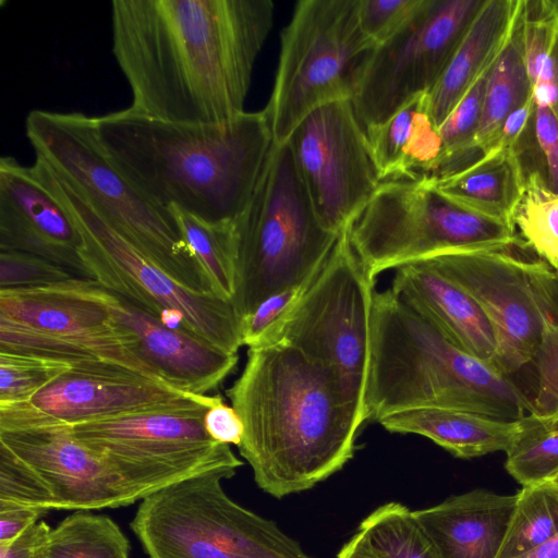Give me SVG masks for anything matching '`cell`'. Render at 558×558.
<instances>
[{
  "instance_id": "6da1fadb",
  "label": "cell",
  "mask_w": 558,
  "mask_h": 558,
  "mask_svg": "<svg viewBox=\"0 0 558 558\" xmlns=\"http://www.w3.org/2000/svg\"><path fill=\"white\" fill-rule=\"evenodd\" d=\"M274 14L271 0L111 1L112 52L131 107L184 123L241 114Z\"/></svg>"
},
{
  "instance_id": "7a4b0ae2",
  "label": "cell",
  "mask_w": 558,
  "mask_h": 558,
  "mask_svg": "<svg viewBox=\"0 0 558 558\" xmlns=\"http://www.w3.org/2000/svg\"><path fill=\"white\" fill-rule=\"evenodd\" d=\"M226 393L244 425L240 454L259 488L276 498L342 469L367 421L332 374L283 343L248 349Z\"/></svg>"
},
{
  "instance_id": "3957f363",
  "label": "cell",
  "mask_w": 558,
  "mask_h": 558,
  "mask_svg": "<svg viewBox=\"0 0 558 558\" xmlns=\"http://www.w3.org/2000/svg\"><path fill=\"white\" fill-rule=\"evenodd\" d=\"M96 124L110 159L141 194L210 223L244 210L274 143L263 110L204 124L129 107L96 117Z\"/></svg>"
},
{
  "instance_id": "277c9868",
  "label": "cell",
  "mask_w": 558,
  "mask_h": 558,
  "mask_svg": "<svg viewBox=\"0 0 558 558\" xmlns=\"http://www.w3.org/2000/svg\"><path fill=\"white\" fill-rule=\"evenodd\" d=\"M448 408L515 421L531 399L490 363L456 347L391 289L375 292L367 418Z\"/></svg>"
},
{
  "instance_id": "5b68a950",
  "label": "cell",
  "mask_w": 558,
  "mask_h": 558,
  "mask_svg": "<svg viewBox=\"0 0 558 558\" xmlns=\"http://www.w3.org/2000/svg\"><path fill=\"white\" fill-rule=\"evenodd\" d=\"M25 126L36 158L73 185L120 235L179 284L215 294L171 209L147 199L114 166L96 117L35 109Z\"/></svg>"
},
{
  "instance_id": "8992f818",
  "label": "cell",
  "mask_w": 558,
  "mask_h": 558,
  "mask_svg": "<svg viewBox=\"0 0 558 558\" xmlns=\"http://www.w3.org/2000/svg\"><path fill=\"white\" fill-rule=\"evenodd\" d=\"M232 226V303L241 319L266 298L313 276L342 233L320 223L288 142L272 143L254 192Z\"/></svg>"
},
{
  "instance_id": "52a82bcc",
  "label": "cell",
  "mask_w": 558,
  "mask_h": 558,
  "mask_svg": "<svg viewBox=\"0 0 558 558\" xmlns=\"http://www.w3.org/2000/svg\"><path fill=\"white\" fill-rule=\"evenodd\" d=\"M33 167L75 223L82 239L78 255L90 279L163 325L183 327L226 352L238 353L243 345L242 319L232 302L179 284L120 235L44 160L36 158Z\"/></svg>"
},
{
  "instance_id": "ba28073f",
  "label": "cell",
  "mask_w": 558,
  "mask_h": 558,
  "mask_svg": "<svg viewBox=\"0 0 558 558\" xmlns=\"http://www.w3.org/2000/svg\"><path fill=\"white\" fill-rule=\"evenodd\" d=\"M113 293L93 279L0 289V353L41 357L73 368L108 363L162 381L136 356L118 324ZM165 383V381H163Z\"/></svg>"
},
{
  "instance_id": "9c48e42d",
  "label": "cell",
  "mask_w": 558,
  "mask_h": 558,
  "mask_svg": "<svg viewBox=\"0 0 558 558\" xmlns=\"http://www.w3.org/2000/svg\"><path fill=\"white\" fill-rule=\"evenodd\" d=\"M349 238L374 279L447 252L521 245L509 222L453 202L430 177L380 182L350 226Z\"/></svg>"
},
{
  "instance_id": "30bf717a",
  "label": "cell",
  "mask_w": 558,
  "mask_h": 558,
  "mask_svg": "<svg viewBox=\"0 0 558 558\" xmlns=\"http://www.w3.org/2000/svg\"><path fill=\"white\" fill-rule=\"evenodd\" d=\"M211 472L141 501L131 527L149 558H311L272 521L232 500Z\"/></svg>"
},
{
  "instance_id": "8fae6325",
  "label": "cell",
  "mask_w": 558,
  "mask_h": 558,
  "mask_svg": "<svg viewBox=\"0 0 558 558\" xmlns=\"http://www.w3.org/2000/svg\"><path fill=\"white\" fill-rule=\"evenodd\" d=\"M360 0H301L280 35L272 90L263 109L274 143L311 112L351 100L357 70L375 44L359 21Z\"/></svg>"
},
{
  "instance_id": "7c38bea8",
  "label": "cell",
  "mask_w": 558,
  "mask_h": 558,
  "mask_svg": "<svg viewBox=\"0 0 558 558\" xmlns=\"http://www.w3.org/2000/svg\"><path fill=\"white\" fill-rule=\"evenodd\" d=\"M349 228L266 345L287 344L324 367L367 414L375 279L354 252Z\"/></svg>"
},
{
  "instance_id": "4fadbf2b",
  "label": "cell",
  "mask_w": 558,
  "mask_h": 558,
  "mask_svg": "<svg viewBox=\"0 0 558 558\" xmlns=\"http://www.w3.org/2000/svg\"><path fill=\"white\" fill-rule=\"evenodd\" d=\"M522 245L452 251L422 260L483 310L496 339L493 366L508 376L533 362L545 324L558 320V277Z\"/></svg>"
},
{
  "instance_id": "5bb4252c",
  "label": "cell",
  "mask_w": 558,
  "mask_h": 558,
  "mask_svg": "<svg viewBox=\"0 0 558 558\" xmlns=\"http://www.w3.org/2000/svg\"><path fill=\"white\" fill-rule=\"evenodd\" d=\"M217 396L153 410L69 425L90 449L114 460L151 495L192 476L225 472L243 463L229 445L215 441L204 417Z\"/></svg>"
},
{
  "instance_id": "9a60e30c",
  "label": "cell",
  "mask_w": 558,
  "mask_h": 558,
  "mask_svg": "<svg viewBox=\"0 0 558 558\" xmlns=\"http://www.w3.org/2000/svg\"><path fill=\"white\" fill-rule=\"evenodd\" d=\"M483 2L423 0L401 29L375 46L357 70L351 98L363 129L434 88Z\"/></svg>"
},
{
  "instance_id": "2e32d148",
  "label": "cell",
  "mask_w": 558,
  "mask_h": 558,
  "mask_svg": "<svg viewBox=\"0 0 558 558\" xmlns=\"http://www.w3.org/2000/svg\"><path fill=\"white\" fill-rule=\"evenodd\" d=\"M287 142L320 223L343 232L380 184L352 101L317 108Z\"/></svg>"
},
{
  "instance_id": "e0dca14e",
  "label": "cell",
  "mask_w": 558,
  "mask_h": 558,
  "mask_svg": "<svg viewBox=\"0 0 558 558\" xmlns=\"http://www.w3.org/2000/svg\"><path fill=\"white\" fill-rule=\"evenodd\" d=\"M0 447L34 475L47 512L112 509L147 497L114 460L83 444L66 424L0 422Z\"/></svg>"
},
{
  "instance_id": "ac0fdd59",
  "label": "cell",
  "mask_w": 558,
  "mask_h": 558,
  "mask_svg": "<svg viewBox=\"0 0 558 558\" xmlns=\"http://www.w3.org/2000/svg\"><path fill=\"white\" fill-rule=\"evenodd\" d=\"M196 397L132 371L71 368L28 401L0 405V422L74 425L170 407Z\"/></svg>"
},
{
  "instance_id": "d6986e66",
  "label": "cell",
  "mask_w": 558,
  "mask_h": 558,
  "mask_svg": "<svg viewBox=\"0 0 558 558\" xmlns=\"http://www.w3.org/2000/svg\"><path fill=\"white\" fill-rule=\"evenodd\" d=\"M81 234L62 203L34 167L0 159V251H19L50 260L90 279L80 255Z\"/></svg>"
},
{
  "instance_id": "ffe728a7",
  "label": "cell",
  "mask_w": 558,
  "mask_h": 558,
  "mask_svg": "<svg viewBox=\"0 0 558 558\" xmlns=\"http://www.w3.org/2000/svg\"><path fill=\"white\" fill-rule=\"evenodd\" d=\"M113 298L116 319L133 338L134 353L173 388L206 396L234 369L238 354L226 352L183 327L163 325L116 293Z\"/></svg>"
},
{
  "instance_id": "44dd1931",
  "label": "cell",
  "mask_w": 558,
  "mask_h": 558,
  "mask_svg": "<svg viewBox=\"0 0 558 558\" xmlns=\"http://www.w3.org/2000/svg\"><path fill=\"white\" fill-rule=\"evenodd\" d=\"M390 289L456 347L493 363L492 325L475 300L453 281L417 262L399 267Z\"/></svg>"
},
{
  "instance_id": "7402d4cb",
  "label": "cell",
  "mask_w": 558,
  "mask_h": 558,
  "mask_svg": "<svg viewBox=\"0 0 558 558\" xmlns=\"http://www.w3.org/2000/svg\"><path fill=\"white\" fill-rule=\"evenodd\" d=\"M515 501L476 488L413 514L438 558H496Z\"/></svg>"
},
{
  "instance_id": "603a6c76",
  "label": "cell",
  "mask_w": 558,
  "mask_h": 558,
  "mask_svg": "<svg viewBox=\"0 0 558 558\" xmlns=\"http://www.w3.org/2000/svg\"><path fill=\"white\" fill-rule=\"evenodd\" d=\"M523 0H484L440 78L428 93L429 111L439 129L505 46Z\"/></svg>"
},
{
  "instance_id": "cb8c5ba5",
  "label": "cell",
  "mask_w": 558,
  "mask_h": 558,
  "mask_svg": "<svg viewBox=\"0 0 558 558\" xmlns=\"http://www.w3.org/2000/svg\"><path fill=\"white\" fill-rule=\"evenodd\" d=\"M391 433L424 436L462 459L508 452L524 429V421L501 420L448 408H418L377 421Z\"/></svg>"
},
{
  "instance_id": "d4e9b609",
  "label": "cell",
  "mask_w": 558,
  "mask_h": 558,
  "mask_svg": "<svg viewBox=\"0 0 558 558\" xmlns=\"http://www.w3.org/2000/svg\"><path fill=\"white\" fill-rule=\"evenodd\" d=\"M432 179L453 202L511 225L526 174L517 147L495 146L465 167Z\"/></svg>"
},
{
  "instance_id": "484cf974",
  "label": "cell",
  "mask_w": 558,
  "mask_h": 558,
  "mask_svg": "<svg viewBox=\"0 0 558 558\" xmlns=\"http://www.w3.org/2000/svg\"><path fill=\"white\" fill-rule=\"evenodd\" d=\"M524 4L525 0L508 40L488 72L482 118L473 144L480 155L496 145L508 116L532 96L524 58Z\"/></svg>"
},
{
  "instance_id": "4316f807",
  "label": "cell",
  "mask_w": 558,
  "mask_h": 558,
  "mask_svg": "<svg viewBox=\"0 0 558 558\" xmlns=\"http://www.w3.org/2000/svg\"><path fill=\"white\" fill-rule=\"evenodd\" d=\"M511 225L524 247L558 277V193L536 170L526 174Z\"/></svg>"
},
{
  "instance_id": "83f0119b",
  "label": "cell",
  "mask_w": 558,
  "mask_h": 558,
  "mask_svg": "<svg viewBox=\"0 0 558 558\" xmlns=\"http://www.w3.org/2000/svg\"><path fill=\"white\" fill-rule=\"evenodd\" d=\"M182 236L207 275L214 293L232 302L236 287V254L231 222L210 223L170 208Z\"/></svg>"
},
{
  "instance_id": "f1b7e54d",
  "label": "cell",
  "mask_w": 558,
  "mask_h": 558,
  "mask_svg": "<svg viewBox=\"0 0 558 558\" xmlns=\"http://www.w3.org/2000/svg\"><path fill=\"white\" fill-rule=\"evenodd\" d=\"M130 542L109 517L75 511L51 529L46 558H130Z\"/></svg>"
},
{
  "instance_id": "f546056e",
  "label": "cell",
  "mask_w": 558,
  "mask_h": 558,
  "mask_svg": "<svg viewBox=\"0 0 558 558\" xmlns=\"http://www.w3.org/2000/svg\"><path fill=\"white\" fill-rule=\"evenodd\" d=\"M558 535V486H522L496 558H517Z\"/></svg>"
},
{
  "instance_id": "4dcf8cb0",
  "label": "cell",
  "mask_w": 558,
  "mask_h": 558,
  "mask_svg": "<svg viewBox=\"0 0 558 558\" xmlns=\"http://www.w3.org/2000/svg\"><path fill=\"white\" fill-rule=\"evenodd\" d=\"M380 558H438L413 511L399 502H388L359 525Z\"/></svg>"
},
{
  "instance_id": "1f68e13d",
  "label": "cell",
  "mask_w": 558,
  "mask_h": 558,
  "mask_svg": "<svg viewBox=\"0 0 558 558\" xmlns=\"http://www.w3.org/2000/svg\"><path fill=\"white\" fill-rule=\"evenodd\" d=\"M524 429L507 452L506 470L522 486L538 484L558 474V425L542 426L529 415Z\"/></svg>"
},
{
  "instance_id": "d6a6232c",
  "label": "cell",
  "mask_w": 558,
  "mask_h": 558,
  "mask_svg": "<svg viewBox=\"0 0 558 558\" xmlns=\"http://www.w3.org/2000/svg\"><path fill=\"white\" fill-rule=\"evenodd\" d=\"M423 95L411 100L385 122L364 129L380 182L404 179V151Z\"/></svg>"
},
{
  "instance_id": "836d02e7",
  "label": "cell",
  "mask_w": 558,
  "mask_h": 558,
  "mask_svg": "<svg viewBox=\"0 0 558 558\" xmlns=\"http://www.w3.org/2000/svg\"><path fill=\"white\" fill-rule=\"evenodd\" d=\"M72 366L41 357L0 353V405L28 401Z\"/></svg>"
},
{
  "instance_id": "e575fe53",
  "label": "cell",
  "mask_w": 558,
  "mask_h": 558,
  "mask_svg": "<svg viewBox=\"0 0 558 558\" xmlns=\"http://www.w3.org/2000/svg\"><path fill=\"white\" fill-rule=\"evenodd\" d=\"M533 362L536 365L537 387L531 399L532 413L529 416L542 426L558 425V320L545 324Z\"/></svg>"
},
{
  "instance_id": "d590c367",
  "label": "cell",
  "mask_w": 558,
  "mask_h": 558,
  "mask_svg": "<svg viewBox=\"0 0 558 558\" xmlns=\"http://www.w3.org/2000/svg\"><path fill=\"white\" fill-rule=\"evenodd\" d=\"M75 277L66 268L43 257L19 251H0V289L43 287Z\"/></svg>"
},
{
  "instance_id": "8d00e7d4",
  "label": "cell",
  "mask_w": 558,
  "mask_h": 558,
  "mask_svg": "<svg viewBox=\"0 0 558 558\" xmlns=\"http://www.w3.org/2000/svg\"><path fill=\"white\" fill-rule=\"evenodd\" d=\"M311 277L299 286L266 298L250 315L242 319L243 345H247L248 349L259 348L270 341L301 296Z\"/></svg>"
},
{
  "instance_id": "74e56055",
  "label": "cell",
  "mask_w": 558,
  "mask_h": 558,
  "mask_svg": "<svg viewBox=\"0 0 558 558\" xmlns=\"http://www.w3.org/2000/svg\"><path fill=\"white\" fill-rule=\"evenodd\" d=\"M422 2L423 0H360V26L375 46L380 45L411 20Z\"/></svg>"
},
{
  "instance_id": "f35d334b",
  "label": "cell",
  "mask_w": 558,
  "mask_h": 558,
  "mask_svg": "<svg viewBox=\"0 0 558 558\" xmlns=\"http://www.w3.org/2000/svg\"><path fill=\"white\" fill-rule=\"evenodd\" d=\"M533 126L537 144L545 158L547 183L558 193V120L548 107L535 102Z\"/></svg>"
},
{
  "instance_id": "ab89813d",
  "label": "cell",
  "mask_w": 558,
  "mask_h": 558,
  "mask_svg": "<svg viewBox=\"0 0 558 558\" xmlns=\"http://www.w3.org/2000/svg\"><path fill=\"white\" fill-rule=\"evenodd\" d=\"M207 434L217 442L239 446L243 439L244 425L233 407L217 396L204 417Z\"/></svg>"
},
{
  "instance_id": "60d3db41",
  "label": "cell",
  "mask_w": 558,
  "mask_h": 558,
  "mask_svg": "<svg viewBox=\"0 0 558 558\" xmlns=\"http://www.w3.org/2000/svg\"><path fill=\"white\" fill-rule=\"evenodd\" d=\"M51 527L38 521L15 539L0 544V558H46Z\"/></svg>"
},
{
  "instance_id": "b9f144b4",
  "label": "cell",
  "mask_w": 558,
  "mask_h": 558,
  "mask_svg": "<svg viewBox=\"0 0 558 558\" xmlns=\"http://www.w3.org/2000/svg\"><path fill=\"white\" fill-rule=\"evenodd\" d=\"M45 513L46 511L40 509L0 504V544L9 543L22 535Z\"/></svg>"
},
{
  "instance_id": "7bdbcfd3",
  "label": "cell",
  "mask_w": 558,
  "mask_h": 558,
  "mask_svg": "<svg viewBox=\"0 0 558 558\" xmlns=\"http://www.w3.org/2000/svg\"><path fill=\"white\" fill-rule=\"evenodd\" d=\"M535 101L532 96L519 108L512 111L504 122L495 146L517 147L518 143L533 122ZM494 146V147H495Z\"/></svg>"
},
{
  "instance_id": "ee69618b",
  "label": "cell",
  "mask_w": 558,
  "mask_h": 558,
  "mask_svg": "<svg viewBox=\"0 0 558 558\" xmlns=\"http://www.w3.org/2000/svg\"><path fill=\"white\" fill-rule=\"evenodd\" d=\"M337 558H380L368 537L360 530L342 546Z\"/></svg>"
},
{
  "instance_id": "f6af8a7d",
  "label": "cell",
  "mask_w": 558,
  "mask_h": 558,
  "mask_svg": "<svg viewBox=\"0 0 558 558\" xmlns=\"http://www.w3.org/2000/svg\"><path fill=\"white\" fill-rule=\"evenodd\" d=\"M517 558H558V535Z\"/></svg>"
},
{
  "instance_id": "bcb514c9",
  "label": "cell",
  "mask_w": 558,
  "mask_h": 558,
  "mask_svg": "<svg viewBox=\"0 0 558 558\" xmlns=\"http://www.w3.org/2000/svg\"><path fill=\"white\" fill-rule=\"evenodd\" d=\"M550 481H551L555 485H557V486H558V474H557L554 478H551Z\"/></svg>"
}]
</instances>
